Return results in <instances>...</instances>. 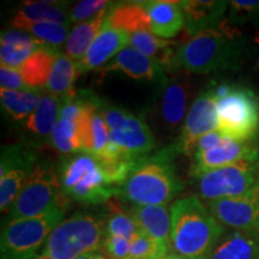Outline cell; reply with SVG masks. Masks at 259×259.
I'll return each mask as SVG.
<instances>
[{
  "label": "cell",
  "mask_w": 259,
  "mask_h": 259,
  "mask_svg": "<svg viewBox=\"0 0 259 259\" xmlns=\"http://www.w3.org/2000/svg\"><path fill=\"white\" fill-rule=\"evenodd\" d=\"M247 41L239 29L227 23L200 32L178 47L174 71L205 74L236 70L244 59Z\"/></svg>",
  "instance_id": "6da1fadb"
},
{
  "label": "cell",
  "mask_w": 259,
  "mask_h": 259,
  "mask_svg": "<svg viewBox=\"0 0 259 259\" xmlns=\"http://www.w3.org/2000/svg\"><path fill=\"white\" fill-rule=\"evenodd\" d=\"M170 219L171 248L186 259H208L226 231L196 196L174 202Z\"/></svg>",
  "instance_id": "7a4b0ae2"
},
{
  "label": "cell",
  "mask_w": 259,
  "mask_h": 259,
  "mask_svg": "<svg viewBox=\"0 0 259 259\" xmlns=\"http://www.w3.org/2000/svg\"><path fill=\"white\" fill-rule=\"evenodd\" d=\"M179 154L176 144L153 156L142 158L120 190V196L135 205H166L184 190L177 176L174 158Z\"/></svg>",
  "instance_id": "3957f363"
},
{
  "label": "cell",
  "mask_w": 259,
  "mask_h": 259,
  "mask_svg": "<svg viewBox=\"0 0 259 259\" xmlns=\"http://www.w3.org/2000/svg\"><path fill=\"white\" fill-rule=\"evenodd\" d=\"M97 106L109 132L108 153L100 161H139L149 156L155 148V137L144 120L100 97Z\"/></svg>",
  "instance_id": "277c9868"
},
{
  "label": "cell",
  "mask_w": 259,
  "mask_h": 259,
  "mask_svg": "<svg viewBox=\"0 0 259 259\" xmlns=\"http://www.w3.org/2000/svg\"><path fill=\"white\" fill-rule=\"evenodd\" d=\"M102 215L79 211L65 219L48 236L45 248L35 259H77L99 251L105 236Z\"/></svg>",
  "instance_id": "5b68a950"
},
{
  "label": "cell",
  "mask_w": 259,
  "mask_h": 259,
  "mask_svg": "<svg viewBox=\"0 0 259 259\" xmlns=\"http://www.w3.org/2000/svg\"><path fill=\"white\" fill-rule=\"evenodd\" d=\"M57 171L61 189L70 199L97 205L120 196V190L109 183L101 162L90 154L65 157Z\"/></svg>",
  "instance_id": "8992f818"
},
{
  "label": "cell",
  "mask_w": 259,
  "mask_h": 259,
  "mask_svg": "<svg viewBox=\"0 0 259 259\" xmlns=\"http://www.w3.org/2000/svg\"><path fill=\"white\" fill-rule=\"evenodd\" d=\"M67 203L53 206L44 215L6 222L2 229V259H35L53 229L63 221Z\"/></svg>",
  "instance_id": "52a82bcc"
},
{
  "label": "cell",
  "mask_w": 259,
  "mask_h": 259,
  "mask_svg": "<svg viewBox=\"0 0 259 259\" xmlns=\"http://www.w3.org/2000/svg\"><path fill=\"white\" fill-rule=\"evenodd\" d=\"M218 131L240 142L258 141L259 96L241 84H233L232 92L216 101Z\"/></svg>",
  "instance_id": "ba28073f"
},
{
  "label": "cell",
  "mask_w": 259,
  "mask_h": 259,
  "mask_svg": "<svg viewBox=\"0 0 259 259\" xmlns=\"http://www.w3.org/2000/svg\"><path fill=\"white\" fill-rule=\"evenodd\" d=\"M69 199L61 189L58 171L46 163H37L9 211L8 222L44 215Z\"/></svg>",
  "instance_id": "9c48e42d"
},
{
  "label": "cell",
  "mask_w": 259,
  "mask_h": 259,
  "mask_svg": "<svg viewBox=\"0 0 259 259\" xmlns=\"http://www.w3.org/2000/svg\"><path fill=\"white\" fill-rule=\"evenodd\" d=\"M200 198L213 200L242 196L257 185L259 161H240L192 178Z\"/></svg>",
  "instance_id": "30bf717a"
},
{
  "label": "cell",
  "mask_w": 259,
  "mask_h": 259,
  "mask_svg": "<svg viewBox=\"0 0 259 259\" xmlns=\"http://www.w3.org/2000/svg\"><path fill=\"white\" fill-rule=\"evenodd\" d=\"M218 130L216 101L212 94L206 88L197 96L187 111L181 134L176 147L179 154L193 156L199 138Z\"/></svg>",
  "instance_id": "8fae6325"
},
{
  "label": "cell",
  "mask_w": 259,
  "mask_h": 259,
  "mask_svg": "<svg viewBox=\"0 0 259 259\" xmlns=\"http://www.w3.org/2000/svg\"><path fill=\"white\" fill-rule=\"evenodd\" d=\"M208 208L213 218L226 228L259 231V181L247 193L209 202Z\"/></svg>",
  "instance_id": "7c38bea8"
},
{
  "label": "cell",
  "mask_w": 259,
  "mask_h": 259,
  "mask_svg": "<svg viewBox=\"0 0 259 259\" xmlns=\"http://www.w3.org/2000/svg\"><path fill=\"white\" fill-rule=\"evenodd\" d=\"M240 161H259L258 141L240 142L226 137L216 147L193 154L190 174L194 178Z\"/></svg>",
  "instance_id": "4fadbf2b"
},
{
  "label": "cell",
  "mask_w": 259,
  "mask_h": 259,
  "mask_svg": "<svg viewBox=\"0 0 259 259\" xmlns=\"http://www.w3.org/2000/svg\"><path fill=\"white\" fill-rule=\"evenodd\" d=\"M103 70L119 71L136 80L155 82L161 88L169 79L160 65L132 46H126Z\"/></svg>",
  "instance_id": "5bb4252c"
},
{
  "label": "cell",
  "mask_w": 259,
  "mask_h": 259,
  "mask_svg": "<svg viewBox=\"0 0 259 259\" xmlns=\"http://www.w3.org/2000/svg\"><path fill=\"white\" fill-rule=\"evenodd\" d=\"M229 3L226 0H185L180 2L186 32L191 37L220 28Z\"/></svg>",
  "instance_id": "9a60e30c"
},
{
  "label": "cell",
  "mask_w": 259,
  "mask_h": 259,
  "mask_svg": "<svg viewBox=\"0 0 259 259\" xmlns=\"http://www.w3.org/2000/svg\"><path fill=\"white\" fill-rule=\"evenodd\" d=\"M130 44V35L113 28L105 21L102 30L80 61L77 63L80 72L97 70L118 56Z\"/></svg>",
  "instance_id": "2e32d148"
},
{
  "label": "cell",
  "mask_w": 259,
  "mask_h": 259,
  "mask_svg": "<svg viewBox=\"0 0 259 259\" xmlns=\"http://www.w3.org/2000/svg\"><path fill=\"white\" fill-rule=\"evenodd\" d=\"M190 99L189 82L183 77H173L162 87L160 97V114L168 128L179 127L185 121Z\"/></svg>",
  "instance_id": "e0dca14e"
},
{
  "label": "cell",
  "mask_w": 259,
  "mask_h": 259,
  "mask_svg": "<svg viewBox=\"0 0 259 259\" xmlns=\"http://www.w3.org/2000/svg\"><path fill=\"white\" fill-rule=\"evenodd\" d=\"M259 231L226 228L208 259H258Z\"/></svg>",
  "instance_id": "ac0fdd59"
},
{
  "label": "cell",
  "mask_w": 259,
  "mask_h": 259,
  "mask_svg": "<svg viewBox=\"0 0 259 259\" xmlns=\"http://www.w3.org/2000/svg\"><path fill=\"white\" fill-rule=\"evenodd\" d=\"M132 218L142 232L170 252L171 248V219L164 205H136L132 209Z\"/></svg>",
  "instance_id": "d6986e66"
},
{
  "label": "cell",
  "mask_w": 259,
  "mask_h": 259,
  "mask_svg": "<svg viewBox=\"0 0 259 259\" xmlns=\"http://www.w3.org/2000/svg\"><path fill=\"white\" fill-rule=\"evenodd\" d=\"M151 22V32L158 37L171 38L185 27L180 2L154 0L142 2Z\"/></svg>",
  "instance_id": "ffe728a7"
},
{
  "label": "cell",
  "mask_w": 259,
  "mask_h": 259,
  "mask_svg": "<svg viewBox=\"0 0 259 259\" xmlns=\"http://www.w3.org/2000/svg\"><path fill=\"white\" fill-rule=\"evenodd\" d=\"M41 46L42 44L37 38L21 29L3 31L0 37L2 66L18 69Z\"/></svg>",
  "instance_id": "44dd1931"
},
{
  "label": "cell",
  "mask_w": 259,
  "mask_h": 259,
  "mask_svg": "<svg viewBox=\"0 0 259 259\" xmlns=\"http://www.w3.org/2000/svg\"><path fill=\"white\" fill-rule=\"evenodd\" d=\"M63 100L50 92H42L40 103L35 112L23 122L25 131L41 141L51 138L52 132L59 120Z\"/></svg>",
  "instance_id": "7402d4cb"
},
{
  "label": "cell",
  "mask_w": 259,
  "mask_h": 259,
  "mask_svg": "<svg viewBox=\"0 0 259 259\" xmlns=\"http://www.w3.org/2000/svg\"><path fill=\"white\" fill-rule=\"evenodd\" d=\"M106 22L118 30L132 35L141 31H151V22L142 2L118 3L109 6Z\"/></svg>",
  "instance_id": "603a6c76"
},
{
  "label": "cell",
  "mask_w": 259,
  "mask_h": 259,
  "mask_svg": "<svg viewBox=\"0 0 259 259\" xmlns=\"http://www.w3.org/2000/svg\"><path fill=\"white\" fill-rule=\"evenodd\" d=\"M130 46L153 59L166 72L174 71V59L179 47L177 41H167L149 31H141L130 35Z\"/></svg>",
  "instance_id": "cb8c5ba5"
},
{
  "label": "cell",
  "mask_w": 259,
  "mask_h": 259,
  "mask_svg": "<svg viewBox=\"0 0 259 259\" xmlns=\"http://www.w3.org/2000/svg\"><path fill=\"white\" fill-rule=\"evenodd\" d=\"M59 53V50H54V48L42 45L35 53L29 57L24 64L18 67L19 73L23 77L28 88L41 90L42 87L47 85L53 64Z\"/></svg>",
  "instance_id": "d4e9b609"
},
{
  "label": "cell",
  "mask_w": 259,
  "mask_h": 259,
  "mask_svg": "<svg viewBox=\"0 0 259 259\" xmlns=\"http://www.w3.org/2000/svg\"><path fill=\"white\" fill-rule=\"evenodd\" d=\"M80 73L82 72L76 61L70 59L65 53H59L53 64L46 88L51 94L60 97L63 101L72 99L77 94L74 92V83Z\"/></svg>",
  "instance_id": "484cf974"
},
{
  "label": "cell",
  "mask_w": 259,
  "mask_h": 259,
  "mask_svg": "<svg viewBox=\"0 0 259 259\" xmlns=\"http://www.w3.org/2000/svg\"><path fill=\"white\" fill-rule=\"evenodd\" d=\"M70 12L67 3L63 2H24L12 19L27 21L31 23L52 22V23H70Z\"/></svg>",
  "instance_id": "4316f807"
},
{
  "label": "cell",
  "mask_w": 259,
  "mask_h": 259,
  "mask_svg": "<svg viewBox=\"0 0 259 259\" xmlns=\"http://www.w3.org/2000/svg\"><path fill=\"white\" fill-rule=\"evenodd\" d=\"M42 90H2V107L5 114L15 122L25 121L40 103Z\"/></svg>",
  "instance_id": "83f0119b"
},
{
  "label": "cell",
  "mask_w": 259,
  "mask_h": 259,
  "mask_svg": "<svg viewBox=\"0 0 259 259\" xmlns=\"http://www.w3.org/2000/svg\"><path fill=\"white\" fill-rule=\"evenodd\" d=\"M106 15L107 12L101 14L95 19L85 22V23L74 25L64 46L65 54L70 59L76 63L83 59L97 35L102 30L103 25H105Z\"/></svg>",
  "instance_id": "f1b7e54d"
},
{
  "label": "cell",
  "mask_w": 259,
  "mask_h": 259,
  "mask_svg": "<svg viewBox=\"0 0 259 259\" xmlns=\"http://www.w3.org/2000/svg\"><path fill=\"white\" fill-rule=\"evenodd\" d=\"M11 23L15 29L30 32L44 46L54 48V50H58L61 45L65 44L70 35V24L52 23V22L31 23V22L18 21V19H12Z\"/></svg>",
  "instance_id": "f546056e"
},
{
  "label": "cell",
  "mask_w": 259,
  "mask_h": 259,
  "mask_svg": "<svg viewBox=\"0 0 259 259\" xmlns=\"http://www.w3.org/2000/svg\"><path fill=\"white\" fill-rule=\"evenodd\" d=\"M35 168V167H34ZM34 168H14L0 176V210L9 212Z\"/></svg>",
  "instance_id": "4dcf8cb0"
},
{
  "label": "cell",
  "mask_w": 259,
  "mask_h": 259,
  "mask_svg": "<svg viewBox=\"0 0 259 259\" xmlns=\"http://www.w3.org/2000/svg\"><path fill=\"white\" fill-rule=\"evenodd\" d=\"M36 166V154L32 149L23 145H8L2 149L0 176L14 168H34Z\"/></svg>",
  "instance_id": "1f68e13d"
},
{
  "label": "cell",
  "mask_w": 259,
  "mask_h": 259,
  "mask_svg": "<svg viewBox=\"0 0 259 259\" xmlns=\"http://www.w3.org/2000/svg\"><path fill=\"white\" fill-rule=\"evenodd\" d=\"M227 23L235 29L245 24L259 27V0H234L229 3Z\"/></svg>",
  "instance_id": "d6a6232c"
},
{
  "label": "cell",
  "mask_w": 259,
  "mask_h": 259,
  "mask_svg": "<svg viewBox=\"0 0 259 259\" xmlns=\"http://www.w3.org/2000/svg\"><path fill=\"white\" fill-rule=\"evenodd\" d=\"M170 252L138 229L130 244L128 259H163Z\"/></svg>",
  "instance_id": "836d02e7"
},
{
  "label": "cell",
  "mask_w": 259,
  "mask_h": 259,
  "mask_svg": "<svg viewBox=\"0 0 259 259\" xmlns=\"http://www.w3.org/2000/svg\"><path fill=\"white\" fill-rule=\"evenodd\" d=\"M138 229L139 227L132 215L115 208L106 220L105 236H121L131 240Z\"/></svg>",
  "instance_id": "e575fe53"
},
{
  "label": "cell",
  "mask_w": 259,
  "mask_h": 259,
  "mask_svg": "<svg viewBox=\"0 0 259 259\" xmlns=\"http://www.w3.org/2000/svg\"><path fill=\"white\" fill-rule=\"evenodd\" d=\"M112 4L106 0H82L71 9L70 23H85L108 11Z\"/></svg>",
  "instance_id": "d590c367"
},
{
  "label": "cell",
  "mask_w": 259,
  "mask_h": 259,
  "mask_svg": "<svg viewBox=\"0 0 259 259\" xmlns=\"http://www.w3.org/2000/svg\"><path fill=\"white\" fill-rule=\"evenodd\" d=\"M131 240L121 236H105L102 241L103 254L108 259H128Z\"/></svg>",
  "instance_id": "8d00e7d4"
},
{
  "label": "cell",
  "mask_w": 259,
  "mask_h": 259,
  "mask_svg": "<svg viewBox=\"0 0 259 259\" xmlns=\"http://www.w3.org/2000/svg\"><path fill=\"white\" fill-rule=\"evenodd\" d=\"M0 85H2V90L28 89L18 69H12L8 66L0 67Z\"/></svg>",
  "instance_id": "74e56055"
},
{
  "label": "cell",
  "mask_w": 259,
  "mask_h": 259,
  "mask_svg": "<svg viewBox=\"0 0 259 259\" xmlns=\"http://www.w3.org/2000/svg\"><path fill=\"white\" fill-rule=\"evenodd\" d=\"M225 138L226 136H223L221 132L218 131V130L210 132V134H206L205 136H203L202 138H199V141L197 142L196 151H194V153H197V151L209 150V149L219 145Z\"/></svg>",
  "instance_id": "f35d334b"
},
{
  "label": "cell",
  "mask_w": 259,
  "mask_h": 259,
  "mask_svg": "<svg viewBox=\"0 0 259 259\" xmlns=\"http://www.w3.org/2000/svg\"><path fill=\"white\" fill-rule=\"evenodd\" d=\"M253 44H254V58H255V65H257V67H258V70H259V27L255 28L254 38H253Z\"/></svg>",
  "instance_id": "ab89813d"
},
{
  "label": "cell",
  "mask_w": 259,
  "mask_h": 259,
  "mask_svg": "<svg viewBox=\"0 0 259 259\" xmlns=\"http://www.w3.org/2000/svg\"><path fill=\"white\" fill-rule=\"evenodd\" d=\"M92 259H108V258H107L103 253H101L100 251H95V252H93Z\"/></svg>",
  "instance_id": "60d3db41"
},
{
  "label": "cell",
  "mask_w": 259,
  "mask_h": 259,
  "mask_svg": "<svg viewBox=\"0 0 259 259\" xmlns=\"http://www.w3.org/2000/svg\"><path fill=\"white\" fill-rule=\"evenodd\" d=\"M163 259H186V258L181 257V255L177 254V253H169L166 258H163Z\"/></svg>",
  "instance_id": "b9f144b4"
},
{
  "label": "cell",
  "mask_w": 259,
  "mask_h": 259,
  "mask_svg": "<svg viewBox=\"0 0 259 259\" xmlns=\"http://www.w3.org/2000/svg\"><path fill=\"white\" fill-rule=\"evenodd\" d=\"M92 254H93V252H92V253H87L84 255H80V257L77 258V259H92Z\"/></svg>",
  "instance_id": "7bdbcfd3"
},
{
  "label": "cell",
  "mask_w": 259,
  "mask_h": 259,
  "mask_svg": "<svg viewBox=\"0 0 259 259\" xmlns=\"http://www.w3.org/2000/svg\"><path fill=\"white\" fill-rule=\"evenodd\" d=\"M258 145H259V138H258Z\"/></svg>",
  "instance_id": "ee69618b"
},
{
  "label": "cell",
  "mask_w": 259,
  "mask_h": 259,
  "mask_svg": "<svg viewBox=\"0 0 259 259\" xmlns=\"http://www.w3.org/2000/svg\"><path fill=\"white\" fill-rule=\"evenodd\" d=\"M258 181H259V179H258Z\"/></svg>",
  "instance_id": "f6af8a7d"
},
{
  "label": "cell",
  "mask_w": 259,
  "mask_h": 259,
  "mask_svg": "<svg viewBox=\"0 0 259 259\" xmlns=\"http://www.w3.org/2000/svg\"><path fill=\"white\" fill-rule=\"evenodd\" d=\"M258 259H259V258H258Z\"/></svg>",
  "instance_id": "bcb514c9"
}]
</instances>
